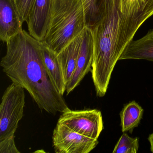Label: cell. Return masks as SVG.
Returning <instances> with one entry per match:
<instances>
[{
    "instance_id": "obj_1",
    "label": "cell",
    "mask_w": 153,
    "mask_h": 153,
    "mask_svg": "<svg viewBox=\"0 0 153 153\" xmlns=\"http://www.w3.org/2000/svg\"><path fill=\"white\" fill-rule=\"evenodd\" d=\"M153 15V0H120L112 12L90 28L94 41L92 79L97 95L107 92L112 73L142 24Z\"/></svg>"
},
{
    "instance_id": "obj_2",
    "label": "cell",
    "mask_w": 153,
    "mask_h": 153,
    "mask_svg": "<svg viewBox=\"0 0 153 153\" xmlns=\"http://www.w3.org/2000/svg\"><path fill=\"white\" fill-rule=\"evenodd\" d=\"M40 42L25 30L10 38L0 65L9 78L26 89L38 107L55 115L69 109L45 67Z\"/></svg>"
},
{
    "instance_id": "obj_3",
    "label": "cell",
    "mask_w": 153,
    "mask_h": 153,
    "mask_svg": "<svg viewBox=\"0 0 153 153\" xmlns=\"http://www.w3.org/2000/svg\"><path fill=\"white\" fill-rule=\"evenodd\" d=\"M86 27L82 0H52L49 26L42 42L58 54Z\"/></svg>"
},
{
    "instance_id": "obj_4",
    "label": "cell",
    "mask_w": 153,
    "mask_h": 153,
    "mask_svg": "<svg viewBox=\"0 0 153 153\" xmlns=\"http://www.w3.org/2000/svg\"><path fill=\"white\" fill-rule=\"evenodd\" d=\"M24 88L12 83L6 88L0 105V141L15 135L24 115Z\"/></svg>"
},
{
    "instance_id": "obj_5",
    "label": "cell",
    "mask_w": 153,
    "mask_h": 153,
    "mask_svg": "<svg viewBox=\"0 0 153 153\" xmlns=\"http://www.w3.org/2000/svg\"><path fill=\"white\" fill-rule=\"evenodd\" d=\"M58 123L91 138L97 140L104 129L101 112L97 109L71 110L62 113Z\"/></svg>"
},
{
    "instance_id": "obj_6",
    "label": "cell",
    "mask_w": 153,
    "mask_h": 153,
    "mask_svg": "<svg viewBox=\"0 0 153 153\" xmlns=\"http://www.w3.org/2000/svg\"><path fill=\"white\" fill-rule=\"evenodd\" d=\"M53 144L56 153H88L98 145V140L74 131L57 123L53 132Z\"/></svg>"
},
{
    "instance_id": "obj_7",
    "label": "cell",
    "mask_w": 153,
    "mask_h": 153,
    "mask_svg": "<svg viewBox=\"0 0 153 153\" xmlns=\"http://www.w3.org/2000/svg\"><path fill=\"white\" fill-rule=\"evenodd\" d=\"M94 41L92 32L86 27L82 32V39L76 68L67 85L68 95L80 84L85 76L92 70Z\"/></svg>"
},
{
    "instance_id": "obj_8",
    "label": "cell",
    "mask_w": 153,
    "mask_h": 153,
    "mask_svg": "<svg viewBox=\"0 0 153 153\" xmlns=\"http://www.w3.org/2000/svg\"><path fill=\"white\" fill-rule=\"evenodd\" d=\"M51 4L52 0H34L26 21L30 35L40 42L48 30Z\"/></svg>"
},
{
    "instance_id": "obj_9",
    "label": "cell",
    "mask_w": 153,
    "mask_h": 153,
    "mask_svg": "<svg viewBox=\"0 0 153 153\" xmlns=\"http://www.w3.org/2000/svg\"><path fill=\"white\" fill-rule=\"evenodd\" d=\"M22 22L14 0H0V39L7 42L23 30Z\"/></svg>"
},
{
    "instance_id": "obj_10",
    "label": "cell",
    "mask_w": 153,
    "mask_h": 153,
    "mask_svg": "<svg viewBox=\"0 0 153 153\" xmlns=\"http://www.w3.org/2000/svg\"><path fill=\"white\" fill-rule=\"evenodd\" d=\"M43 61L50 79L62 96L67 89V83L57 54L44 42H40Z\"/></svg>"
},
{
    "instance_id": "obj_11",
    "label": "cell",
    "mask_w": 153,
    "mask_h": 153,
    "mask_svg": "<svg viewBox=\"0 0 153 153\" xmlns=\"http://www.w3.org/2000/svg\"><path fill=\"white\" fill-rule=\"evenodd\" d=\"M120 0H82L86 26L91 28L112 12Z\"/></svg>"
},
{
    "instance_id": "obj_12",
    "label": "cell",
    "mask_w": 153,
    "mask_h": 153,
    "mask_svg": "<svg viewBox=\"0 0 153 153\" xmlns=\"http://www.w3.org/2000/svg\"><path fill=\"white\" fill-rule=\"evenodd\" d=\"M129 59L153 62V30L139 40H132L126 46L119 60Z\"/></svg>"
},
{
    "instance_id": "obj_13",
    "label": "cell",
    "mask_w": 153,
    "mask_h": 153,
    "mask_svg": "<svg viewBox=\"0 0 153 153\" xmlns=\"http://www.w3.org/2000/svg\"><path fill=\"white\" fill-rule=\"evenodd\" d=\"M82 39V32L57 54L67 85L76 68Z\"/></svg>"
},
{
    "instance_id": "obj_14",
    "label": "cell",
    "mask_w": 153,
    "mask_h": 153,
    "mask_svg": "<svg viewBox=\"0 0 153 153\" xmlns=\"http://www.w3.org/2000/svg\"><path fill=\"white\" fill-rule=\"evenodd\" d=\"M143 113V108L135 101L125 105L120 113L123 132L129 131L131 133L134 128L138 126Z\"/></svg>"
},
{
    "instance_id": "obj_15",
    "label": "cell",
    "mask_w": 153,
    "mask_h": 153,
    "mask_svg": "<svg viewBox=\"0 0 153 153\" xmlns=\"http://www.w3.org/2000/svg\"><path fill=\"white\" fill-rule=\"evenodd\" d=\"M138 138H132L124 132L112 151L113 153H137L139 149Z\"/></svg>"
},
{
    "instance_id": "obj_16",
    "label": "cell",
    "mask_w": 153,
    "mask_h": 153,
    "mask_svg": "<svg viewBox=\"0 0 153 153\" xmlns=\"http://www.w3.org/2000/svg\"><path fill=\"white\" fill-rule=\"evenodd\" d=\"M23 23L26 22L34 0H14Z\"/></svg>"
},
{
    "instance_id": "obj_17",
    "label": "cell",
    "mask_w": 153,
    "mask_h": 153,
    "mask_svg": "<svg viewBox=\"0 0 153 153\" xmlns=\"http://www.w3.org/2000/svg\"><path fill=\"white\" fill-rule=\"evenodd\" d=\"M15 135L0 141V153H20L16 147Z\"/></svg>"
},
{
    "instance_id": "obj_18",
    "label": "cell",
    "mask_w": 153,
    "mask_h": 153,
    "mask_svg": "<svg viewBox=\"0 0 153 153\" xmlns=\"http://www.w3.org/2000/svg\"><path fill=\"white\" fill-rule=\"evenodd\" d=\"M148 139L150 144V151L153 153V133L149 135Z\"/></svg>"
}]
</instances>
